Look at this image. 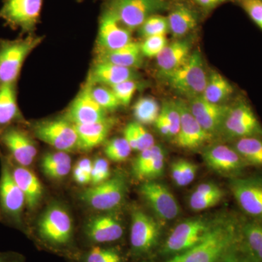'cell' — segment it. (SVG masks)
Returning <instances> with one entry per match:
<instances>
[{"label":"cell","mask_w":262,"mask_h":262,"mask_svg":"<svg viewBox=\"0 0 262 262\" xmlns=\"http://www.w3.org/2000/svg\"><path fill=\"white\" fill-rule=\"evenodd\" d=\"M229 188L245 217L262 222V174L232 179Z\"/></svg>","instance_id":"7"},{"label":"cell","mask_w":262,"mask_h":262,"mask_svg":"<svg viewBox=\"0 0 262 262\" xmlns=\"http://www.w3.org/2000/svg\"><path fill=\"white\" fill-rule=\"evenodd\" d=\"M130 42V31L120 23L112 10L104 12L98 29V52L117 49Z\"/></svg>","instance_id":"17"},{"label":"cell","mask_w":262,"mask_h":262,"mask_svg":"<svg viewBox=\"0 0 262 262\" xmlns=\"http://www.w3.org/2000/svg\"><path fill=\"white\" fill-rule=\"evenodd\" d=\"M225 193H216V194L203 195L193 192L189 198V206L194 211H202L209 209L218 204Z\"/></svg>","instance_id":"38"},{"label":"cell","mask_w":262,"mask_h":262,"mask_svg":"<svg viewBox=\"0 0 262 262\" xmlns=\"http://www.w3.org/2000/svg\"><path fill=\"white\" fill-rule=\"evenodd\" d=\"M35 136L41 141L61 151H70L77 147V129L67 119H56L36 124Z\"/></svg>","instance_id":"11"},{"label":"cell","mask_w":262,"mask_h":262,"mask_svg":"<svg viewBox=\"0 0 262 262\" xmlns=\"http://www.w3.org/2000/svg\"><path fill=\"white\" fill-rule=\"evenodd\" d=\"M241 243L256 262H262V222L241 218Z\"/></svg>","instance_id":"27"},{"label":"cell","mask_w":262,"mask_h":262,"mask_svg":"<svg viewBox=\"0 0 262 262\" xmlns=\"http://www.w3.org/2000/svg\"><path fill=\"white\" fill-rule=\"evenodd\" d=\"M232 147L248 167L262 168V137L248 136L236 139Z\"/></svg>","instance_id":"31"},{"label":"cell","mask_w":262,"mask_h":262,"mask_svg":"<svg viewBox=\"0 0 262 262\" xmlns=\"http://www.w3.org/2000/svg\"><path fill=\"white\" fill-rule=\"evenodd\" d=\"M241 218L225 215L215 219L209 234L201 244L163 261L144 262H219L239 242Z\"/></svg>","instance_id":"1"},{"label":"cell","mask_w":262,"mask_h":262,"mask_svg":"<svg viewBox=\"0 0 262 262\" xmlns=\"http://www.w3.org/2000/svg\"><path fill=\"white\" fill-rule=\"evenodd\" d=\"M167 39L165 35L151 36L146 37L144 42L141 44L143 56L148 58H156L166 46Z\"/></svg>","instance_id":"39"},{"label":"cell","mask_w":262,"mask_h":262,"mask_svg":"<svg viewBox=\"0 0 262 262\" xmlns=\"http://www.w3.org/2000/svg\"><path fill=\"white\" fill-rule=\"evenodd\" d=\"M0 141L20 166L32 165L37 154L34 141L24 131L17 127L5 129L0 134Z\"/></svg>","instance_id":"20"},{"label":"cell","mask_w":262,"mask_h":262,"mask_svg":"<svg viewBox=\"0 0 262 262\" xmlns=\"http://www.w3.org/2000/svg\"><path fill=\"white\" fill-rule=\"evenodd\" d=\"M25 205V196L15 182L12 170L6 164H3L0 177V207L2 211L7 216L18 222Z\"/></svg>","instance_id":"19"},{"label":"cell","mask_w":262,"mask_h":262,"mask_svg":"<svg viewBox=\"0 0 262 262\" xmlns=\"http://www.w3.org/2000/svg\"><path fill=\"white\" fill-rule=\"evenodd\" d=\"M72 168V163L64 164L42 170L44 173L49 178L61 179L64 178L70 173Z\"/></svg>","instance_id":"48"},{"label":"cell","mask_w":262,"mask_h":262,"mask_svg":"<svg viewBox=\"0 0 262 262\" xmlns=\"http://www.w3.org/2000/svg\"><path fill=\"white\" fill-rule=\"evenodd\" d=\"M181 115L180 128L175 137L176 144L183 149H195L211 140L213 136L198 123L183 100L176 101Z\"/></svg>","instance_id":"16"},{"label":"cell","mask_w":262,"mask_h":262,"mask_svg":"<svg viewBox=\"0 0 262 262\" xmlns=\"http://www.w3.org/2000/svg\"><path fill=\"white\" fill-rule=\"evenodd\" d=\"M160 112L165 115L170 127V137H176L180 128L181 115L176 101L164 103Z\"/></svg>","instance_id":"40"},{"label":"cell","mask_w":262,"mask_h":262,"mask_svg":"<svg viewBox=\"0 0 262 262\" xmlns=\"http://www.w3.org/2000/svg\"><path fill=\"white\" fill-rule=\"evenodd\" d=\"M169 31L168 18L160 15H153L146 19L140 27L141 35L144 37L165 35Z\"/></svg>","instance_id":"34"},{"label":"cell","mask_w":262,"mask_h":262,"mask_svg":"<svg viewBox=\"0 0 262 262\" xmlns=\"http://www.w3.org/2000/svg\"><path fill=\"white\" fill-rule=\"evenodd\" d=\"M165 0H112L110 10L129 30L140 28L144 21L166 8Z\"/></svg>","instance_id":"8"},{"label":"cell","mask_w":262,"mask_h":262,"mask_svg":"<svg viewBox=\"0 0 262 262\" xmlns=\"http://www.w3.org/2000/svg\"><path fill=\"white\" fill-rule=\"evenodd\" d=\"M0 262H14L10 260L8 257L4 256H0Z\"/></svg>","instance_id":"57"},{"label":"cell","mask_w":262,"mask_h":262,"mask_svg":"<svg viewBox=\"0 0 262 262\" xmlns=\"http://www.w3.org/2000/svg\"><path fill=\"white\" fill-rule=\"evenodd\" d=\"M222 130L227 137L236 139L248 136L262 137V125L246 98H238L229 105Z\"/></svg>","instance_id":"5"},{"label":"cell","mask_w":262,"mask_h":262,"mask_svg":"<svg viewBox=\"0 0 262 262\" xmlns=\"http://www.w3.org/2000/svg\"><path fill=\"white\" fill-rule=\"evenodd\" d=\"M123 233L121 223L111 215L93 219L88 224L85 230L89 241L96 244L115 242L121 238Z\"/></svg>","instance_id":"21"},{"label":"cell","mask_w":262,"mask_h":262,"mask_svg":"<svg viewBox=\"0 0 262 262\" xmlns=\"http://www.w3.org/2000/svg\"><path fill=\"white\" fill-rule=\"evenodd\" d=\"M41 41L42 38L33 35L0 40V85L15 83L24 61Z\"/></svg>","instance_id":"3"},{"label":"cell","mask_w":262,"mask_h":262,"mask_svg":"<svg viewBox=\"0 0 262 262\" xmlns=\"http://www.w3.org/2000/svg\"><path fill=\"white\" fill-rule=\"evenodd\" d=\"M127 184L122 175H117L101 184L93 185L81 194L88 206L98 211H110L120 206L125 199Z\"/></svg>","instance_id":"9"},{"label":"cell","mask_w":262,"mask_h":262,"mask_svg":"<svg viewBox=\"0 0 262 262\" xmlns=\"http://www.w3.org/2000/svg\"><path fill=\"white\" fill-rule=\"evenodd\" d=\"M20 115L15 83L0 85V127L6 126Z\"/></svg>","instance_id":"30"},{"label":"cell","mask_w":262,"mask_h":262,"mask_svg":"<svg viewBox=\"0 0 262 262\" xmlns=\"http://www.w3.org/2000/svg\"><path fill=\"white\" fill-rule=\"evenodd\" d=\"M241 5L249 18L262 30V0H241Z\"/></svg>","instance_id":"42"},{"label":"cell","mask_w":262,"mask_h":262,"mask_svg":"<svg viewBox=\"0 0 262 262\" xmlns=\"http://www.w3.org/2000/svg\"><path fill=\"white\" fill-rule=\"evenodd\" d=\"M120 104L127 106L130 104L133 96L137 89V84L134 80H127L111 87Z\"/></svg>","instance_id":"41"},{"label":"cell","mask_w":262,"mask_h":262,"mask_svg":"<svg viewBox=\"0 0 262 262\" xmlns=\"http://www.w3.org/2000/svg\"><path fill=\"white\" fill-rule=\"evenodd\" d=\"M234 92L233 85L227 79L216 71H211L208 75L206 89L202 96L209 102L225 104Z\"/></svg>","instance_id":"28"},{"label":"cell","mask_w":262,"mask_h":262,"mask_svg":"<svg viewBox=\"0 0 262 262\" xmlns=\"http://www.w3.org/2000/svg\"><path fill=\"white\" fill-rule=\"evenodd\" d=\"M73 177L75 182L80 184H87L91 182V176L88 175L77 166L74 168Z\"/></svg>","instance_id":"54"},{"label":"cell","mask_w":262,"mask_h":262,"mask_svg":"<svg viewBox=\"0 0 262 262\" xmlns=\"http://www.w3.org/2000/svg\"><path fill=\"white\" fill-rule=\"evenodd\" d=\"M165 151L160 153L159 155L156 157L153 161L150 163L149 166L144 170L141 174L140 179H153L158 178L161 174L163 173L164 168H165Z\"/></svg>","instance_id":"44"},{"label":"cell","mask_w":262,"mask_h":262,"mask_svg":"<svg viewBox=\"0 0 262 262\" xmlns=\"http://www.w3.org/2000/svg\"><path fill=\"white\" fill-rule=\"evenodd\" d=\"M171 177L173 182L179 187H184V174H183L182 159L176 160L170 167Z\"/></svg>","instance_id":"50"},{"label":"cell","mask_w":262,"mask_h":262,"mask_svg":"<svg viewBox=\"0 0 262 262\" xmlns=\"http://www.w3.org/2000/svg\"><path fill=\"white\" fill-rule=\"evenodd\" d=\"M132 70L113 63L97 62L89 80L94 84L111 88L125 81L134 80L135 75Z\"/></svg>","instance_id":"26"},{"label":"cell","mask_w":262,"mask_h":262,"mask_svg":"<svg viewBox=\"0 0 262 262\" xmlns=\"http://www.w3.org/2000/svg\"><path fill=\"white\" fill-rule=\"evenodd\" d=\"M194 192L196 194H203V195H208V194L223 192V191L213 183H203V184L198 186Z\"/></svg>","instance_id":"52"},{"label":"cell","mask_w":262,"mask_h":262,"mask_svg":"<svg viewBox=\"0 0 262 262\" xmlns=\"http://www.w3.org/2000/svg\"><path fill=\"white\" fill-rule=\"evenodd\" d=\"M43 0H3L0 19L13 29L28 32L35 27L42 10Z\"/></svg>","instance_id":"10"},{"label":"cell","mask_w":262,"mask_h":262,"mask_svg":"<svg viewBox=\"0 0 262 262\" xmlns=\"http://www.w3.org/2000/svg\"><path fill=\"white\" fill-rule=\"evenodd\" d=\"M130 242L131 250L136 256L151 252L160 241L161 229L154 219L141 211L133 213Z\"/></svg>","instance_id":"12"},{"label":"cell","mask_w":262,"mask_h":262,"mask_svg":"<svg viewBox=\"0 0 262 262\" xmlns=\"http://www.w3.org/2000/svg\"><path fill=\"white\" fill-rule=\"evenodd\" d=\"M213 221L195 218L179 224L165 239L160 253L171 257L201 244L209 234Z\"/></svg>","instance_id":"4"},{"label":"cell","mask_w":262,"mask_h":262,"mask_svg":"<svg viewBox=\"0 0 262 262\" xmlns=\"http://www.w3.org/2000/svg\"><path fill=\"white\" fill-rule=\"evenodd\" d=\"M15 182L25 196L26 205L30 209H34L42 199L43 188L39 179L27 167H15L12 170Z\"/></svg>","instance_id":"24"},{"label":"cell","mask_w":262,"mask_h":262,"mask_svg":"<svg viewBox=\"0 0 262 262\" xmlns=\"http://www.w3.org/2000/svg\"><path fill=\"white\" fill-rule=\"evenodd\" d=\"M91 93L96 102L106 111L115 110L121 105L113 90L107 86L94 84L92 82Z\"/></svg>","instance_id":"33"},{"label":"cell","mask_w":262,"mask_h":262,"mask_svg":"<svg viewBox=\"0 0 262 262\" xmlns=\"http://www.w3.org/2000/svg\"><path fill=\"white\" fill-rule=\"evenodd\" d=\"M141 45L130 42L126 46L112 51L98 52L97 62L134 69L140 67L143 61Z\"/></svg>","instance_id":"25"},{"label":"cell","mask_w":262,"mask_h":262,"mask_svg":"<svg viewBox=\"0 0 262 262\" xmlns=\"http://www.w3.org/2000/svg\"><path fill=\"white\" fill-rule=\"evenodd\" d=\"M110 171L108 162L102 158H98L93 163L91 173V184L93 185L101 184L110 179Z\"/></svg>","instance_id":"43"},{"label":"cell","mask_w":262,"mask_h":262,"mask_svg":"<svg viewBox=\"0 0 262 262\" xmlns=\"http://www.w3.org/2000/svg\"><path fill=\"white\" fill-rule=\"evenodd\" d=\"M219 262H256L244 249L239 242L234 246L230 251L226 253L225 256Z\"/></svg>","instance_id":"45"},{"label":"cell","mask_w":262,"mask_h":262,"mask_svg":"<svg viewBox=\"0 0 262 262\" xmlns=\"http://www.w3.org/2000/svg\"><path fill=\"white\" fill-rule=\"evenodd\" d=\"M169 31L175 37H182L195 28L198 18L192 10L184 5L174 8L168 15Z\"/></svg>","instance_id":"29"},{"label":"cell","mask_w":262,"mask_h":262,"mask_svg":"<svg viewBox=\"0 0 262 262\" xmlns=\"http://www.w3.org/2000/svg\"><path fill=\"white\" fill-rule=\"evenodd\" d=\"M131 149L125 138H115L110 141L105 147L106 157L113 161L122 162L126 160L130 155Z\"/></svg>","instance_id":"35"},{"label":"cell","mask_w":262,"mask_h":262,"mask_svg":"<svg viewBox=\"0 0 262 262\" xmlns=\"http://www.w3.org/2000/svg\"><path fill=\"white\" fill-rule=\"evenodd\" d=\"M72 163L70 155L64 151H57L54 153H48L43 157L41 162V167L42 170L64 164Z\"/></svg>","instance_id":"46"},{"label":"cell","mask_w":262,"mask_h":262,"mask_svg":"<svg viewBox=\"0 0 262 262\" xmlns=\"http://www.w3.org/2000/svg\"><path fill=\"white\" fill-rule=\"evenodd\" d=\"M188 106L202 127L212 136L222 130L229 105L209 102L203 96L189 99Z\"/></svg>","instance_id":"18"},{"label":"cell","mask_w":262,"mask_h":262,"mask_svg":"<svg viewBox=\"0 0 262 262\" xmlns=\"http://www.w3.org/2000/svg\"><path fill=\"white\" fill-rule=\"evenodd\" d=\"M38 233L46 244L63 247L70 244L73 225L70 215L63 207L54 205L48 208L38 223Z\"/></svg>","instance_id":"6"},{"label":"cell","mask_w":262,"mask_h":262,"mask_svg":"<svg viewBox=\"0 0 262 262\" xmlns=\"http://www.w3.org/2000/svg\"><path fill=\"white\" fill-rule=\"evenodd\" d=\"M76 166L77 168L81 169L82 171L88 174V175L91 176L92 173L93 169V162H91L89 159H82L80 160L78 163H77Z\"/></svg>","instance_id":"55"},{"label":"cell","mask_w":262,"mask_h":262,"mask_svg":"<svg viewBox=\"0 0 262 262\" xmlns=\"http://www.w3.org/2000/svg\"><path fill=\"white\" fill-rule=\"evenodd\" d=\"M196 3L201 6L205 7V8H211V7L215 6L218 5L219 3H222L225 0H195Z\"/></svg>","instance_id":"56"},{"label":"cell","mask_w":262,"mask_h":262,"mask_svg":"<svg viewBox=\"0 0 262 262\" xmlns=\"http://www.w3.org/2000/svg\"><path fill=\"white\" fill-rule=\"evenodd\" d=\"M191 53V45L187 40L175 41L167 44L156 57L157 64L163 77L171 74L184 64Z\"/></svg>","instance_id":"22"},{"label":"cell","mask_w":262,"mask_h":262,"mask_svg":"<svg viewBox=\"0 0 262 262\" xmlns=\"http://www.w3.org/2000/svg\"><path fill=\"white\" fill-rule=\"evenodd\" d=\"M140 193L160 220H173L178 216L180 211L178 202L166 186L149 181L141 186Z\"/></svg>","instance_id":"13"},{"label":"cell","mask_w":262,"mask_h":262,"mask_svg":"<svg viewBox=\"0 0 262 262\" xmlns=\"http://www.w3.org/2000/svg\"><path fill=\"white\" fill-rule=\"evenodd\" d=\"M84 262H122V256L115 248L96 246L86 253Z\"/></svg>","instance_id":"36"},{"label":"cell","mask_w":262,"mask_h":262,"mask_svg":"<svg viewBox=\"0 0 262 262\" xmlns=\"http://www.w3.org/2000/svg\"><path fill=\"white\" fill-rule=\"evenodd\" d=\"M124 138L127 141L132 150L140 151L139 142H138L135 131L133 126V122H130L125 127V130H124Z\"/></svg>","instance_id":"51"},{"label":"cell","mask_w":262,"mask_h":262,"mask_svg":"<svg viewBox=\"0 0 262 262\" xmlns=\"http://www.w3.org/2000/svg\"><path fill=\"white\" fill-rule=\"evenodd\" d=\"M160 113L159 104L155 98L151 97L140 98L134 106V117L142 125L155 123Z\"/></svg>","instance_id":"32"},{"label":"cell","mask_w":262,"mask_h":262,"mask_svg":"<svg viewBox=\"0 0 262 262\" xmlns=\"http://www.w3.org/2000/svg\"><path fill=\"white\" fill-rule=\"evenodd\" d=\"M133 126H134V131L136 138H137L138 142H139L140 151L143 150L149 149L155 145V139L153 136L146 130L144 125L139 123V122H133Z\"/></svg>","instance_id":"47"},{"label":"cell","mask_w":262,"mask_h":262,"mask_svg":"<svg viewBox=\"0 0 262 262\" xmlns=\"http://www.w3.org/2000/svg\"><path fill=\"white\" fill-rule=\"evenodd\" d=\"M155 127L159 131L160 134L170 137V127L165 115L160 112L159 116L155 122Z\"/></svg>","instance_id":"53"},{"label":"cell","mask_w":262,"mask_h":262,"mask_svg":"<svg viewBox=\"0 0 262 262\" xmlns=\"http://www.w3.org/2000/svg\"><path fill=\"white\" fill-rule=\"evenodd\" d=\"M91 85L92 82L88 80L67 111L65 118L75 125L94 123L107 118L106 110L93 97Z\"/></svg>","instance_id":"15"},{"label":"cell","mask_w":262,"mask_h":262,"mask_svg":"<svg viewBox=\"0 0 262 262\" xmlns=\"http://www.w3.org/2000/svg\"><path fill=\"white\" fill-rule=\"evenodd\" d=\"M114 121L106 118L94 123L75 125L77 129V147L84 151H89L102 144L107 137Z\"/></svg>","instance_id":"23"},{"label":"cell","mask_w":262,"mask_h":262,"mask_svg":"<svg viewBox=\"0 0 262 262\" xmlns=\"http://www.w3.org/2000/svg\"><path fill=\"white\" fill-rule=\"evenodd\" d=\"M163 151V148L158 145H154L149 149L140 151V154L136 158L133 164V172L136 178L140 179L144 170L149 166L150 163L158 155Z\"/></svg>","instance_id":"37"},{"label":"cell","mask_w":262,"mask_h":262,"mask_svg":"<svg viewBox=\"0 0 262 262\" xmlns=\"http://www.w3.org/2000/svg\"><path fill=\"white\" fill-rule=\"evenodd\" d=\"M165 78L171 89L181 96L189 99L202 96L206 89L208 75L201 51H193L184 64Z\"/></svg>","instance_id":"2"},{"label":"cell","mask_w":262,"mask_h":262,"mask_svg":"<svg viewBox=\"0 0 262 262\" xmlns=\"http://www.w3.org/2000/svg\"><path fill=\"white\" fill-rule=\"evenodd\" d=\"M203 160L208 168L233 178L242 177L248 165L232 146L219 144L208 148Z\"/></svg>","instance_id":"14"},{"label":"cell","mask_w":262,"mask_h":262,"mask_svg":"<svg viewBox=\"0 0 262 262\" xmlns=\"http://www.w3.org/2000/svg\"><path fill=\"white\" fill-rule=\"evenodd\" d=\"M183 174H184V187L192 183L195 179L198 166L188 160H182Z\"/></svg>","instance_id":"49"}]
</instances>
